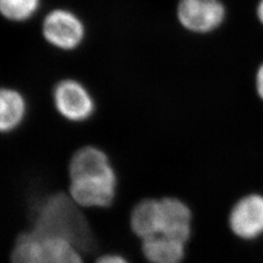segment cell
I'll return each mask as SVG.
<instances>
[{"label": "cell", "mask_w": 263, "mask_h": 263, "mask_svg": "<svg viewBox=\"0 0 263 263\" xmlns=\"http://www.w3.org/2000/svg\"><path fill=\"white\" fill-rule=\"evenodd\" d=\"M40 239L60 238L77 250L90 253L96 248L94 235L78 205L65 193H56L39 203L30 231Z\"/></svg>", "instance_id": "cell-1"}, {"label": "cell", "mask_w": 263, "mask_h": 263, "mask_svg": "<svg viewBox=\"0 0 263 263\" xmlns=\"http://www.w3.org/2000/svg\"><path fill=\"white\" fill-rule=\"evenodd\" d=\"M96 263H129V261L119 254H105L101 256Z\"/></svg>", "instance_id": "cell-14"}, {"label": "cell", "mask_w": 263, "mask_h": 263, "mask_svg": "<svg viewBox=\"0 0 263 263\" xmlns=\"http://www.w3.org/2000/svg\"><path fill=\"white\" fill-rule=\"evenodd\" d=\"M0 128L3 133H10L23 122L27 105L25 99L17 90L3 88L0 94Z\"/></svg>", "instance_id": "cell-11"}, {"label": "cell", "mask_w": 263, "mask_h": 263, "mask_svg": "<svg viewBox=\"0 0 263 263\" xmlns=\"http://www.w3.org/2000/svg\"><path fill=\"white\" fill-rule=\"evenodd\" d=\"M16 263H34V262H16Z\"/></svg>", "instance_id": "cell-17"}, {"label": "cell", "mask_w": 263, "mask_h": 263, "mask_svg": "<svg viewBox=\"0 0 263 263\" xmlns=\"http://www.w3.org/2000/svg\"><path fill=\"white\" fill-rule=\"evenodd\" d=\"M162 209V230L160 235L185 244L191 235L192 214L187 205L178 198L160 200Z\"/></svg>", "instance_id": "cell-6"}, {"label": "cell", "mask_w": 263, "mask_h": 263, "mask_svg": "<svg viewBox=\"0 0 263 263\" xmlns=\"http://www.w3.org/2000/svg\"><path fill=\"white\" fill-rule=\"evenodd\" d=\"M113 170L108 156L95 146H84L76 151L69 163V177L78 179L89 175L104 174Z\"/></svg>", "instance_id": "cell-9"}, {"label": "cell", "mask_w": 263, "mask_h": 263, "mask_svg": "<svg viewBox=\"0 0 263 263\" xmlns=\"http://www.w3.org/2000/svg\"><path fill=\"white\" fill-rule=\"evenodd\" d=\"M176 17L179 26L195 34H206L219 28L226 17L220 0H179Z\"/></svg>", "instance_id": "cell-3"}, {"label": "cell", "mask_w": 263, "mask_h": 263, "mask_svg": "<svg viewBox=\"0 0 263 263\" xmlns=\"http://www.w3.org/2000/svg\"><path fill=\"white\" fill-rule=\"evenodd\" d=\"M230 226L236 235L245 239L263 233V198L254 195L241 200L230 215Z\"/></svg>", "instance_id": "cell-7"}, {"label": "cell", "mask_w": 263, "mask_h": 263, "mask_svg": "<svg viewBox=\"0 0 263 263\" xmlns=\"http://www.w3.org/2000/svg\"><path fill=\"white\" fill-rule=\"evenodd\" d=\"M53 98L57 110L69 121L82 122L94 113L93 97L84 85L73 79L60 81L55 86Z\"/></svg>", "instance_id": "cell-5"}, {"label": "cell", "mask_w": 263, "mask_h": 263, "mask_svg": "<svg viewBox=\"0 0 263 263\" xmlns=\"http://www.w3.org/2000/svg\"><path fill=\"white\" fill-rule=\"evenodd\" d=\"M41 34L50 46L70 52L83 44L87 28L76 12L61 7L50 10L44 16Z\"/></svg>", "instance_id": "cell-2"}, {"label": "cell", "mask_w": 263, "mask_h": 263, "mask_svg": "<svg viewBox=\"0 0 263 263\" xmlns=\"http://www.w3.org/2000/svg\"><path fill=\"white\" fill-rule=\"evenodd\" d=\"M181 242L163 235L143 240L141 250L151 263H181L185 249Z\"/></svg>", "instance_id": "cell-10"}, {"label": "cell", "mask_w": 263, "mask_h": 263, "mask_svg": "<svg viewBox=\"0 0 263 263\" xmlns=\"http://www.w3.org/2000/svg\"><path fill=\"white\" fill-rule=\"evenodd\" d=\"M257 90L263 99V65L260 66L257 73Z\"/></svg>", "instance_id": "cell-15"}, {"label": "cell", "mask_w": 263, "mask_h": 263, "mask_svg": "<svg viewBox=\"0 0 263 263\" xmlns=\"http://www.w3.org/2000/svg\"><path fill=\"white\" fill-rule=\"evenodd\" d=\"M40 250L41 263H83L78 250L64 239H40Z\"/></svg>", "instance_id": "cell-12"}, {"label": "cell", "mask_w": 263, "mask_h": 263, "mask_svg": "<svg viewBox=\"0 0 263 263\" xmlns=\"http://www.w3.org/2000/svg\"><path fill=\"white\" fill-rule=\"evenodd\" d=\"M133 232L142 240L160 235L162 230L161 202L144 199L133 209L130 218Z\"/></svg>", "instance_id": "cell-8"}, {"label": "cell", "mask_w": 263, "mask_h": 263, "mask_svg": "<svg viewBox=\"0 0 263 263\" xmlns=\"http://www.w3.org/2000/svg\"><path fill=\"white\" fill-rule=\"evenodd\" d=\"M116 189L117 177L112 170L104 174L71 179L69 193L78 206L105 208L112 204Z\"/></svg>", "instance_id": "cell-4"}, {"label": "cell", "mask_w": 263, "mask_h": 263, "mask_svg": "<svg viewBox=\"0 0 263 263\" xmlns=\"http://www.w3.org/2000/svg\"><path fill=\"white\" fill-rule=\"evenodd\" d=\"M256 13H257V17H258V20L260 21V23H261V24L263 25V0H261V1L258 3V6H257Z\"/></svg>", "instance_id": "cell-16"}, {"label": "cell", "mask_w": 263, "mask_h": 263, "mask_svg": "<svg viewBox=\"0 0 263 263\" xmlns=\"http://www.w3.org/2000/svg\"><path fill=\"white\" fill-rule=\"evenodd\" d=\"M42 5V0H0V14L11 23L22 24L33 19Z\"/></svg>", "instance_id": "cell-13"}]
</instances>
